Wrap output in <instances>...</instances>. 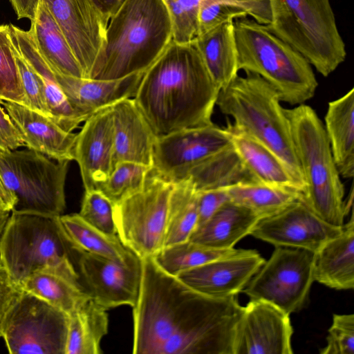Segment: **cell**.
Here are the masks:
<instances>
[{
	"label": "cell",
	"mask_w": 354,
	"mask_h": 354,
	"mask_svg": "<svg viewBox=\"0 0 354 354\" xmlns=\"http://www.w3.org/2000/svg\"><path fill=\"white\" fill-rule=\"evenodd\" d=\"M14 46L33 71L42 84L50 118L65 131L72 132L88 116L76 111L57 82L55 72L40 53L32 34L9 24Z\"/></svg>",
	"instance_id": "7402d4cb"
},
{
	"label": "cell",
	"mask_w": 354,
	"mask_h": 354,
	"mask_svg": "<svg viewBox=\"0 0 354 354\" xmlns=\"http://www.w3.org/2000/svg\"><path fill=\"white\" fill-rule=\"evenodd\" d=\"M225 189L231 201L249 209L261 218L302 200L301 192L261 183H241Z\"/></svg>",
	"instance_id": "e575fe53"
},
{
	"label": "cell",
	"mask_w": 354,
	"mask_h": 354,
	"mask_svg": "<svg viewBox=\"0 0 354 354\" xmlns=\"http://www.w3.org/2000/svg\"><path fill=\"white\" fill-rule=\"evenodd\" d=\"M74 160L85 191L97 189L109 176L114 167L111 105L95 111L84 121L77 133Z\"/></svg>",
	"instance_id": "d6986e66"
},
{
	"label": "cell",
	"mask_w": 354,
	"mask_h": 354,
	"mask_svg": "<svg viewBox=\"0 0 354 354\" xmlns=\"http://www.w3.org/2000/svg\"><path fill=\"white\" fill-rule=\"evenodd\" d=\"M23 291L0 261V337H2L7 317Z\"/></svg>",
	"instance_id": "ee69618b"
},
{
	"label": "cell",
	"mask_w": 354,
	"mask_h": 354,
	"mask_svg": "<svg viewBox=\"0 0 354 354\" xmlns=\"http://www.w3.org/2000/svg\"><path fill=\"white\" fill-rule=\"evenodd\" d=\"M68 316L23 291L9 313L2 337L10 353L65 354Z\"/></svg>",
	"instance_id": "7c38bea8"
},
{
	"label": "cell",
	"mask_w": 354,
	"mask_h": 354,
	"mask_svg": "<svg viewBox=\"0 0 354 354\" xmlns=\"http://www.w3.org/2000/svg\"><path fill=\"white\" fill-rule=\"evenodd\" d=\"M305 182L302 201L327 223L342 227L353 194L344 200V187L335 163L323 122L310 106L285 109Z\"/></svg>",
	"instance_id": "277c9868"
},
{
	"label": "cell",
	"mask_w": 354,
	"mask_h": 354,
	"mask_svg": "<svg viewBox=\"0 0 354 354\" xmlns=\"http://www.w3.org/2000/svg\"><path fill=\"white\" fill-rule=\"evenodd\" d=\"M171 41L163 0H124L109 19L104 53L88 78L116 80L144 73Z\"/></svg>",
	"instance_id": "3957f363"
},
{
	"label": "cell",
	"mask_w": 354,
	"mask_h": 354,
	"mask_svg": "<svg viewBox=\"0 0 354 354\" xmlns=\"http://www.w3.org/2000/svg\"><path fill=\"white\" fill-rule=\"evenodd\" d=\"M324 129L340 176H354V88L330 102Z\"/></svg>",
	"instance_id": "4316f807"
},
{
	"label": "cell",
	"mask_w": 354,
	"mask_h": 354,
	"mask_svg": "<svg viewBox=\"0 0 354 354\" xmlns=\"http://www.w3.org/2000/svg\"><path fill=\"white\" fill-rule=\"evenodd\" d=\"M151 169L132 162H118L97 189L115 205L142 189Z\"/></svg>",
	"instance_id": "74e56055"
},
{
	"label": "cell",
	"mask_w": 354,
	"mask_h": 354,
	"mask_svg": "<svg viewBox=\"0 0 354 354\" xmlns=\"http://www.w3.org/2000/svg\"><path fill=\"white\" fill-rule=\"evenodd\" d=\"M68 163L29 149H0V178L17 200L12 212L62 215Z\"/></svg>",
	"instance_id": "9c48e42d"
},
{
	"label": "cell",
	"mask_w": 354,
	"mask_h": 354,
	"mask_svg": "<svg viewBox=\"0 0 354 354\" xmlns=\"http://www.w3.org/2000/svg\"><path fill=\"white\" fill-rule=\"evenodd\" d=\"M76 250L80 281L95 302L106 310L136 306L142 280L140 257L133 254L127 261H118Z\"/></svg>",
	"instance_id": "5bb4252c"
},
{
	"label": "cell",
	"mask_w": 354,
	"mask_h": 354,
	"mask_svg": "<svg viewBox=\"0 0 354 354\" xmlns=\"http://www.w3.org/2000/svg\"><path fill=\"white\" fill-rule=\"evenodd\" d=\"M229 201H230V197L225 188L198 192V221L196 229L205 223L225 203Z\"/></svg>",
	"instance_id": "f6af8a7d"
},
{
	"label": "cell",
	"mask_w": 354,
	"mask_h": 354,
	"mask_svg": "<svg viewBox=\"0 0 354 354\" xmlns=\"http://www.w3.org/2000/svg\"><path fill=\"white\" fill-rule=\"evenodd\" d=\"M62 228L75 248L118 261H125L133 254L118 236H109L86 223L79 214L59 216Z\"/></svg>",
	"instance_id": "d6a6232c"
},
{
	"label": "cell",
	"mask_w": 354,
	"mask_h": 354,
	"mask_svg": "<svg viewBox=\"0 0 354 354\" xmlns=\"http://www.w3.org/2000/svg\"><path fill=\"white\" fill-rule=\"evenodd\" d=\"M14 52L20 82L25 94L24 106L50 118L40 80L15 46Z\"/></svg>",
	"instance_id": "b9f144b4"
},
{
	"label": "cell",
	"mask_w": 354,
	"mask_h": 354,
	"mask_svg": "<svg viewBox=\"0 0 354 354\" xmlns=\"http://www.w3.org/2000/svg\"><path fill=\"white\" fill-rule=\"evenodd\" d=\"M114 205L100 190L84 191L79 215L89 225L109 236H118Z\"/></svg>",
	"instance_id": "60d3db41"
},
{
	"label": "cell",
	"mask_w": 354,
	"mask_h": 354,
	"mask_svg": "<svg viewBox=\"0 0 354 354\" xmlns=\"http://www.w3.org/2000/svg\"><path fill=\"white\" fill-rule=\"evenodd\" d=\"M219 91L195 41H171L144 72L133 99L158 138L213 124Z\"/></svg>",
	"instance_id": "7a4b0ae2"
},
{
	"label": "cell",
	"mask_w": 354,
	"mask_h": 354,
	"mask_svg": "<svg viewBox=\"0 0 354 354\" xmlns=\"http://www.w3.org/2000/svg\"><path fill=\"white\" fill-rule=\"evenodd\" d=\"M76 254L59 216L11 212L0 238V261L19 286L30 274L44 269L82 284Z\"/></svg>",
	"instance_id": "52a82bcc"
},
{
	"label": "cell",
	"mask_w": 354,
	"mask_h": 354,
	"mask_svg": "<svg viewBox=\"0 0 354 354\" xmlns=\"http://www.w3.org/2000/svg\"><path fill=\"white\" fill-rule=\"evenodd\" d=\"M314 259L315 252L306 249L275 247L242 292L288 315L298 312L306 304L315 281Z\"/></svg>",
	"instance_id": "8fae6325"
},
{
	"label": "cell",
	"mask_w": 354,
	"mask_h": 354,
	"mask_svg": "<svg viewBox=\"0 0 354 354\" xmlns=\"http://www.w3.org/2000/svg\"><path fill=\"white\" fill-rule=\"evenodd\" d=\"M281 102L266 80L246 73L219 91L216 105L222 113L234 119L235 125L274 152L305 189L290 122Z\"/></svg>",
	"instance_id": "8992f818"
},
{
	"label": "cell",
	"mask_w": 354,
	"mask_h": 354,
	"mask_svg": "<svg viewBox=\"0 0 354 354\" xmlns=\"http://www.w3.org/2000/svg\"><path fill=\"white\" fill-rule=\"evenodd\" d=\"M248 15L257 22L267 25L271 19L270 6L233 0H201L198 13L199 35Z\"/></svg>",
	"instance_id": "8d00e7d4"
},
{
	"label": "cell",
	"mask_w": 354,
	"mask_h": 354,
	"mask_svg": "<svg viewBox=\"0 0 354 354\" xmlns=\"http://www.w3.org/2000/svg\"><path fill=\"white\" fill-rule=\"evenodd\" d=\"M342 227L327 223L299 199L277 213L259 219L250 235L275 247L302 248L315 253L338 235Z\"/></svg>",
	"instance_id": "2e32d148"
},
{
	"label": "cell",
	"mask_w": 354,
	"mask_h": 354,
	"mask_svg": "<svg viewBox=\"0 0 354 354\" xmlns=\"http://www.w3.org/2000/svg\"><path fill=\"white\" fill-rule=\"evenodd\" d=\"M187 179L197 192L258 183L232 144L195 166Z\"/></svg>",
	"instance_id": "f546056e"
},
{
	"label": "cell",
	"mask_w": 354,
	"mask_h": 354,
	"mask_svg": "<svg viewBox=\"0 0 354 354\" xmlns=\"http://www.w3.org/2000/svg\"><path fill=\"white\" fill-rule=\"evenodd\" d=\"M266 28L301 53L324 77L344 62L345 44L329 0H268Z\"/></svg>",
	"instance_id": "ba28073f"
},
{
	"label": "cell",
	"mask_w": 354,
	"mask_h": 354,
	"mask_svg": "<svg viewBox=\"0 0 354 354\" xmlns=\"http://www.w3.org/2000/svg\"><path fill=\"white\" fill-rule=\"evenodd\" d=\"M259 219L252 211L229 201L198 227L189 241L213 248L231 249L250 234Z\"/></svg>",
	"instance_id": "484cf974"
},
{
	"label": "cell",
	"mask_w": 354,
	"mask_h": 354,
	"mask_svg": "<svg viewBox=\"0 0 354 354\" xmlns=\"http://www.w3.org/2000/svg\"><path fill=\"white\" fill-rule=\"evenodd\" d=\"M230 145L225 128L214 123L158 137L151 170L174 185L186 180L195 166Z\"/></svg>",
	"instance_id": "4fadbf2b"
},
{
	"label": "cell",
	"mask_w": 354,
	"mask_h": 354,
	"mask_svg": "<svg viewBox=\"0 0 354 354\" xmlns=\"http://www.w3.org/2000/svg\"><path fill=\"white\" fill-rule=\"evenodd\" d=\"M29 31L40 53L55 73L84 78L64 35L42 0L35 19L30 21Z\"/></svg>",
	"instance_id": "83f0119b"
},
{
	"label": "cell",
	"mask_w": 354,
	"mask_h": 354,
	"mask_svg": "<svg viewBox=\"0 0 354 354\" xmlns=\"http://www.w3.org/2000/svg\"><path fill=\"white\" fill-rule=\"evenodd\" d=\"M111 109L113 165L132 162L152 167L156 136L133 99H122L111 105Z\"/></svg>",
	"instance_id": "44dd1931"
},
{
	"label": "cell",
	"mask_w": 354,
	"mask_h": 354,
	"mask_svg": "<svg viewBox=\"0 0 354 354\" xmlns=\"http://www.w3.org/2000/svg\"><path fill=\"white\" fill-rule=\"evenodd\" d=\"M142 259L139 297L133 308L134 354H232L242 314L236 296L214 298Z\"/></svg>",
	"instance_id": "6da1fadb"
},
{
	"label": "cell",
	"mask_w": 354,
	"mask_h": 354,
	"mask_svg": "<svg viewBox=\"0 0 354 354\" xmlns=\"http://www.w3.org/2000/svg\"><path fill=\"white\" fill-rule=\"evenodd\" d=\"M239 250L213 248L188 240L164 247L152 258L164 272L176 277L184 271L232 255Z\"/></svg>",
	"instance_id": "d590c367"
},
{
	"label": "cell",
	"mask_w": 354,
	"mask_h": 354,
	"mask_svg": "<svg viewBox=\"0 0 354 354\" xmlns=\"http://www.w3.org/2000/svg\"><path fill=\"white\" fill-rule=\"evenodd\" d=\"M197 196L198 192L189 179L173 185L169 199L164 247L189 239L197 225Z\"/></svg>",
	"instance_id": "836d02e7"
},
{
	"label": "cell",
	"mask_w": 354,
	"mask_h": 354,
	"mask_svg": "<svg viewBox=\"0 0 354 354\" xmlns=\"http://www.w3.org/2000/svg\"><path fill=\"white\" fill-rule=\"evenodd\" d=\"M42 1L64 35L84 78H88L104 53L109 18L93 0Z\"/></svg>",
	"instance_id": "9a60e30c"
},
{
	"label": "cell",
	"mask_w": 354,
	"mask_h": 354,
	"mask_svg": "<svg viewBox=\"0 0 354 354\" xmlns=\"http://www.w3.org/2000/svg\"><path fill=\"white\" fill-rule=\"evenodd\" d=\"M172 187L151 169L142 189L114 205L118 236L141 259L153 257L164 247Z\"/></svg>",
	"instance_id": "30bf717a"
},
{
	"label": "cell",
	"mask_w": 354,
	"mask_h": 354,
	"mask_svg": "<svg viewBox=\"0 0 354 354\" xmlns=\"http://www.w3.org/2000/svg\"><path fill=\"white\" fill-rule=\"evenodd\" d=\"M33 295L69 315L91 296L82 284L51 269L35 272L21 285Z\"/></svg>",
	"instance_id": "1f68e13d"
},
{
	"label": "cell",
	"mask_w": 354,
	"mask_h": 354,
	"mask_svg": "<svg viewBox=\"0 0 354 354\" xmlns=\"http://www.w3.org/2000/svg\"><path fill=\"white\" fill-rule=\"evenodd\" d=\"M322 354H354V315L334 314Z\"/></svg>",
	"instance_id": "7bdbcfd3"
},
{
	"label": "cell",
	"mask_w": 354,
	"mask_h": 354,
	"mask_svg": "<svg viewBox=\"0 0 354 354\" xmlns=\"http://www.w3.org/2000/svg\"><path fill=\"white\" fill-rule=\"evenodd\" d=\"M2 103L0 101V149L15 150L25 145Z\"/></svg>",
	"instance_id": "bcb514c9"
},
{
	"label": "cell",
	"mask_w": 354,
	"mask_h": 354,
	"mask_svg": "<svg viewBox=\"0 0 354 354\" xmlns=\"http://www.w3.org/2000/svg\"><path fill=\"white\" fill-rule=\"evenodd\" d=\"M143 73L116 80L75 77L55 72V76L72 106L89 116L122 99L134 97Z\"/></svg>",
	"instance_id": "603a6c76"
},
{
	"label": "cell",
	"mask_w": 354,
	"mask_h": 354,
	"mask_svg": "<svg viewBox=\"0 0 354 354\" xmlns=\"http://www.w3.org/2000/svg\"><path fill=\"white\" fill-rule=\"evenodd\" d=\"M290 315L276 306L250 299L236 324L232 354H292Z\"/></svg>",
	"instance_id": "e0dca14e"
},
{
	"label": "cell",
	"mask_w": 354,
	"mask_h": 354,
	"mask_svg": "<svg viewBox=\"0 0 354 354\" xmlns=\"http://www.w3.org/2000/svg\"><path fill=\"white\" fill-rule=\"evenodd\" d=\"M195 43L217 87L225 88L239 72L234 21L200 35Z\"/></svg>",
	"instance_id": "f1b7e54d"
},
{
	"label": "cell",
	"mask_w": 354,
	"mask_h": 354,
	"mask_svg": "<svg viewBox=\"0 0 354 354\" xmlns=\"http://www.w3.org/2000/svg\"><path fill=\"white\" fill-rule=\"evenodd\" d=\"M17 19H35L40 0H10Z\"/></svg>",
	"instance_id": "7dc6e473"
},
{
	"label": "cell",
	"mask_w": 354,
	"mask_h": 354,
	"mask_svg": "<svg viewBox=\"0 0 354 354\" xmlns=\"http://www.w3.org/2000/svg\"><path fill=\"white\" fill-rule=\"evenodd\" d=\"M171 20L172 41H194L199 35L198 13L201 0H163Z\"/></svg>",
	"instance_id": "ab89813d"
},
{
	"label": "cell",
	"mask_w": 354,
	"mask_h": 354,
	"mask_svg": "<svg viewBox=\"0 0 354 354\" xmlns=\"http://www.w3.org/2000/svg\"><path fill=\"white\" fill-rule=\"evenodd\" d=\"M10 216V212L0 211V238Z\"/></svg>",
	"instance_id": "f907efd6"
},
{
	"label": "cell",
	"mask_w": 354,
	"mask_h": 354,
	"mask_svg": "<svg viewBox=\"0 0 354 354\" xmlns=\"http://www.w3.org/2000/svg\"><path fill=\"white\" fill-rule=\"evenodd\" d=\"M225 128L232 145L258 183L303 193L304 187L270 149L234 123L228 121Z\"/></svg>",
	"instance_id": "cb8c5ba5"
},
{
	"label": "cell",
	"mask_w": 354,
	"mask_h": 354,
	"mask_svg": "<svg viewBox=\"0 0 354 354\" xmlns=\"http://www.w3.org/2000/svg\"><path fill=\"white\" fill-rule=\"evenodd\" d=\"M124 0H93L98 8L109 19L117 12Z\"/></svg>",
	"instance_id": "681fc988"
},
{
	"label": "cell",
	"mask_w": 354,
	"mask_h": 354,
	"mask_svg": "<svg viewBox=\"0 0 354 354\" xmlns=\"http://www.w3.org/2000/svg\"><path fill=\"white\" fill-rule=\"evenodd\" d=\"M16 201L14 194L6 188L0 178V211L11 212Z\"/></svg>",
	"instance_id": "c3c4849f"
},
{
	"label": "cell",
	"mask_w": 354,
	"mask_h": 354,
	"mask_svg": "<svg viewBox=\"0 0 354 354\" xmlns=\"http://www.w3.org/2000/svg\"><path fill=\"white\" fill-rule=\"evenodd\" d=\"M106 310L90 297L68 315L65 354L102 353L100 343L109 328Z\"/></svg>",
	"instance_id": "4dcf8cb0"
},
{
	"label": "cell",
	"mask_w": 354,
	"mask_h": 354,
	"mask_svg": "<svg viewBox=\"0 0 354 354\" xmlns=\"http://www.w3.org/2000/svg\"><path fill=\"white\" fill-rule=\"evenodd\" d=\"M351 210L350 220L344 224L342 232L315 253V281L336 290L354 288V218Z\"/></svg>",
	"instance_id": "d4e9b609"
},
{
	"label": "cell",
	"mask_w": 354,
	"mask_h": 354,
	"mask_svg": "<svg viewBox=\"0 0 354 354\" xmlns=\"http://www.w3.org/2000/svg\"><path fill=\"white\" fill-rule=\"evenodd\" d=\"M239 71L259 75L290 105L311 99L318 82L310 63L264 24L248 17L234 20Z\"/></svg>",
	"instance_id": "5b68a950"
},
{
	"label": "cell",
	"mask_w": 354,
	"mask_h": 354,
	"mask_svg": "<svg viewBox=\"0 0 354 354\" xmlns=\"http://www.w3.org/2000/svg\"><path fill=\"white\" fill-rule=\"evenodd\" d=\"M264 261L257 251L239 249L232 255L184 271L176 277L204 295L225 298L242 292Z\"/></svg>",
	"instance_id": "ac0fdd59"
},
{
	"label": "cell",
	"mask_w": 354,
	"mask_h": 354,
	"mask_svg": "<svg viewBox=\"0 0 354 354\" xmlns=\"http://www.w3.org/2000/svg\"><path fill=\"white\" fill-rule=\"evenodd\" d=\"M2 106L28 149L57 162L74 160L77 133L21 104L4 101Z\"/></svg>",
	"instance_id": "ffe728a7"
},
{
	"label": "cell",
	"mask_w": 354,
	"mask_h": 354,
	"mask_svg": "<svg viewBox=\"0 0 354 354\" xmlns=\"http://www.w3.org/2000/svg\"><path fill=\"white\" fill-rule=\"evenodd\" d=\"M0 101L25 104L10 26L7 24L0 25Z\"/></svg>",
	"instance_id": "f35d334b"
}]
</instances>
